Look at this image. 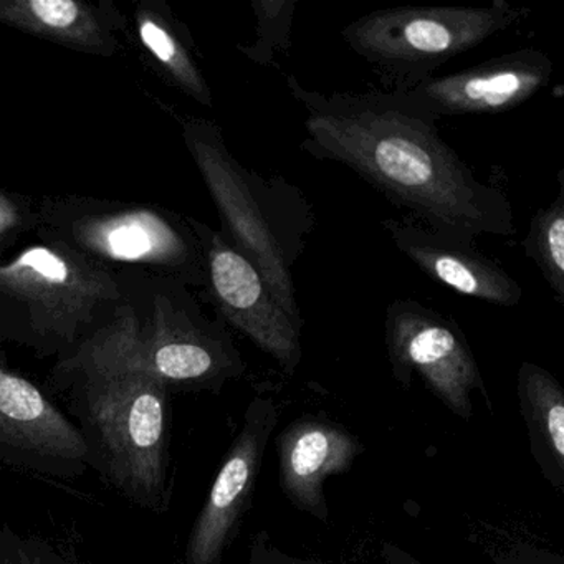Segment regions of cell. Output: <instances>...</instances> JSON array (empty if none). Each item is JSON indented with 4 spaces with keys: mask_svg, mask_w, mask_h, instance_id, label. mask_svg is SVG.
Listing matches in <instances>:
<instances>
[{
    "mask_svg": "<svg viewBox=\"0 0 564 564\" xmlns=\"http://www.w3.org/2000/svg\"><path fill=\"white\" fill-rule=\"evenodd\" d=\"M108 366L147 372L167 388L219 391L246 371L227 329L210 323L194 306L166 312L151 335L124 323L85 343L64 369Z\"/></svg>",
    "mask_w": 564,
    "mask_h": 564,
    "instance_id": "cell-5",
    "label": "cell"
},
{
    "mask_svg": "<svg viewBox=\"0 0 564 564\" xmlns=\"http://www.w3.org/2000/svg\"><path fill=\"white\" fill-rule=\"evenodd\" d=\"M90 467L144 510L170 505V388L147 372L108 366L62 371Z\"/></svg>",
    "mask_w": 564,
    "mask_h": 564,
    "instance_id": "cell-2",
    "label": "cell"
},
{
    "mask_svg": "<svg viewBox=\"0 0 564 564\" xmlns=\"http://www.w3.org/2000/svg\"><path fill=\"white\" fill-rule=\"evenodd\" d=\"M280 487L299 510L328 521L326 478L346 474L362 452L361 442L348 429L328 419H296L276 438Z\"/></svg>",
    "mask_w": 564,
    "mask_h": 564,
    "instance_id": "cell-12",
    "label": "cell"
},
{
    "mask_svg": "<svg viewBox=\"0 0 564 564\" xmlns=\"http://www.w3.org/2000/svg\"><path fill=\"white\" fill-rule=\"evenodd\" d=\"M299 0H252L257 35L252 44L237 45L240 52L260 67L275 64L276 55L289 54L292 25Z\"/></svg>",
    "mask_w": 564,
    "mask_h": 564,
    "instance_id": "cell-19",
    "label": "cell"
},
{
    "mask_svg": "<svg viewBox=\"0 0 564 564\" xmlns=\"http://www.w3.org/2000/svg\"><path fill=\"white\" fill-rule=\"evenodd\" d=\"M249 564H322L318 561L303 560L292 554L283 553L279 547L270 544L267 534H257L250 547Z\"/></svg>",
    "mask_w": 564,
    "mask_h": 564,
    "instance_id": "cell-21",
    "label": "cell"
},
{
    "mask_svg": "<svg viewBox=\"0 0 564 564\" xmlns=\"http://www.w3.org/2000/svg\"><path fill=\"white\" fill-rule=\"evenodd\" d=\"M564 173H560V193L550 206L541 207L530 220L523 240L524 256L533 260L553 292L564 305Z\"/></svg>",
    "mask_w": 564,
    "mask_h": 564,
    "instance_id": "cell-17",
    "label": "cell"
},
{
    "mask_svg": "<svg viewBox=\"0 0 564 564\" xmlns=\"http://www.w3.org/2000/svg\"><path fill=\"white\" fill-rule=\"evenodd\" d=\"M275 424V402L262 395L253 399L247 409L242 431L234 441L206 503L194 521L183 564H223L224 551L252 500L263 454Z\"/></svg>",
    "mask_w": 564,
    "mask_h": 564,
    "instance_id": "cell-9",
    "label": "cell"
},
{
    "mask_svg": "<svg viewBox=\"0 0 564 564\" xmlns=\"http://www.w3.org/2000/svg\"><path fill=\"white\" fill-rule=\"evenodd\" d=\"M0 286L45 310H61L62 319L80 315L78 310L90 305L105 290L97 276L45 247L25 250L11 265L2 267Z\"/></svg>",
    "mask_w": 564,
    "mask_h": 564,
    "instance_id": "cell-14",
    "label": "cell"
},
{
    "mask_svg": "<svg viewBox=\"0 0 564 564\" xmlns=\"http://www.w3.org/2000/svg\"><path fill=\"white\" fill-rule=\"evenodd\" d=\"M518 399L541 474L556 488L564 484V392L546 369L523 362L518 371Z\"/></svg>",
    "mask_w": 564,
    "mask_h": 564,
    "instance_id": "cell-15",
    "label": "cell"
},
{
    "mask_svg": "<svg viewBox=\"0 0 564 564\" xmlns=\"http://www.w3.org/2000/svg\"><path fill=\"white\" fill-rule=\"evenodd\" d=\"M553 62L533 48L508 52L444 77H431L409 94L432 115H495L513 110L540 94L553 77Z\"/></svg>",
    "mask_w": 564,
    "mask_h": 564,
    "instance_id": "cell-10",
    "label": "cell"
},
{
    "mask_svg": "<svg viewBox=\"0 0 564 564\" xmlns=\"http://www.w3.org/2000/svg\"><path fill=\"white\" fill-rule=\"evenodd\" d=\"M0 22L84 51L113 48L100 18L75 0H0Z\"/></svg>",
    "mask_w": 564,
    "mask_h": 564,
    "instance_id": "cell-16",
    "label": "cell"
},
{
    "mask_svg": "<svg viewBox=\"0 0 564 564\" xmlns=\"http://www.w3.org/2000/svg\"><path fill=\"white\" fill-rule=\"evenodd\" d=\"M0 462L55 478L80 477L90 468L78 425L31 379L2 362Z\"/></svg>",
    "mask_w": 564,
    "mask_h": 564,
    "instance_id": "cell-8",
    "label": "cell"
},
{
    "mask_svg": "<svg viewBox=\"0 0 564 564\" xmlns=\"http://www.w3.org/2000/svg\"><path fill=\"white\" fill-rule=\"evenodd\" d=\"M138 31L144 47L163 65L174 84L204 107H213V94L203 72L170 25L153 15L140 14Z\"/></svg>",
    "mask_w": 564,
    "mask_h": 564,
    "instance_id": "cell-18",
    "label": "cell"
},
{
    "mask_svg": "<svg viewBox=\"0 0 564 564\" xmlns=\"http://www.w3.org/2000/svg\"><path fill=\"white\" fill-rule=\"evenodd\" d=\"M384 329L394 378L405 388L417 372L445 408L470 421L471 394H485V384L470 345L455 319L415 300L398 299L386 310Z\"/></svg>",
    "mask_w": 564,
    "mask_h": 564,
    "instance_id": "cell-6",
    "label": "cell"
},
{
    "mask_svg": "<svg viewBox=\"0 0 564 564\" xmlns=\"http://www.w3.org/2000/svg\"><path fill=\"white\" fill-rule=\"evenodd\" d=\"M530 15L507 0L481 8L381 9L346 25L345 44L384 78L386 88L409 90L434 77L452 58L474 51Z\"/></svg>",
    "mask_w": 564,
    "mask_h": 564,
    "instance_id": "cell-4",
    "label": "cell"
},
{
    "mask_svg": "<svg viewBox=\"0 0 564 564\" xmlns=\"http://www.w3.org/2000/svg\"><path fill=\"white\" fill-rule=\"evenodd\" d=\"M381 556L384 564H424L422 561L415 560L411 554L405 553L395 544L384 543L381 547Z\"/></svg>",
    "mask_w": 564,
    "mask_h": 564,
    "instance_id": "cell-22",
    "label": "cell"
},
{
    "mask_svg": "<svg viewBox=\"0 0 564 564\" xmlns=\"http://www.w3.org/2000/svg\"><path fill=\"white\" fill-rule=\"evenodd\" d=\"M85 242L105 256L127 262H154L180 270L191 282H204L196 234L167 223L158 214L130 213L88 226Z\"/></svg>",
    "mask_w": 564,
    "mask_h": 564,
    "instance_id": "cell-13",
    "label": "cell"
},
{
    "mask_svg": "<svg viewBox=\"0 0 564 564\" xmlns=\"http://www.w3.org/2000/svg\"><path fill=\"white\" fill-rule=\"evenodd\" d=\"M203 257L204 282L227 323L272 356L283 371L302 361L303 323L283 308L260 270L224 237L191 220Z\"/></svg>",
    "mask_w": 564,
    "mask_h": 564,
    "instance_id": "cell-7",
    "label": "cell"
},
{
    "mask_svg": "<svg viewBox=\"0 0 564 564\" xmlns=\"http://www.w3.org/2000/svg\"><path fill=\"white\" fill-rule=\"evenodd\" d=\"M0 564H80L65 551L32 534L4 524L0 528Z\"/></svg>",
    "mask_w": 564,
    "mask_h": 564,
    "instance_id": "cell-20",
    "label": "cell"
},
{
    "mask_svg": "<svg viewBox=\"0 0 564 564\" xmlns=\"http://www.w3.org/2000/svg\"><path fill=\"white\" fill-rule=\"evenodd\" d=\"M184 140L223 219L224 237L265 276L286 313L303 323L293 269L316 224L305 193L285 177L243 167L213 121H186Z\"/></svg>",
    "mask_w": 564,
    "mask_h": 564,
    "instance_id": "cell-3",
    "label": "cell"
},
{
    "mask_svg": "<svg viewBox=\"0 0 564 564\" xmlns=\"http://www.w3.org/2000/svg\"><path fill=\"white\" fill-rule=\"evenodd\" d=\"M286 88L305 111L302 150L358 174L422 226L475 242L517 232L508 197L442 140L438 118L398 88L308 90L295 75Z\"/></svg>",
    "mask_w": 564,
    "mask_h": 564,
    "instance_id": "cell-1",
    "label": "cell"
},
{
    "mask_svg": "<svg viewBox=\"0 0 564 564\" xmlns=\"http://www.w3.org/2000/svg\"><path fill=\"white\" fill-rule=\"evenodd\" d=\"M381 226L402 256L458 295L505 308H513L523 299L520 283L470 240L444 236L408 219L382 220Z\"/></svg>",
    "mask_w": 564,
    "mask_h": 564,
    "instance_id": "cell-11",
    "label": "cell"
}]
</instances>
